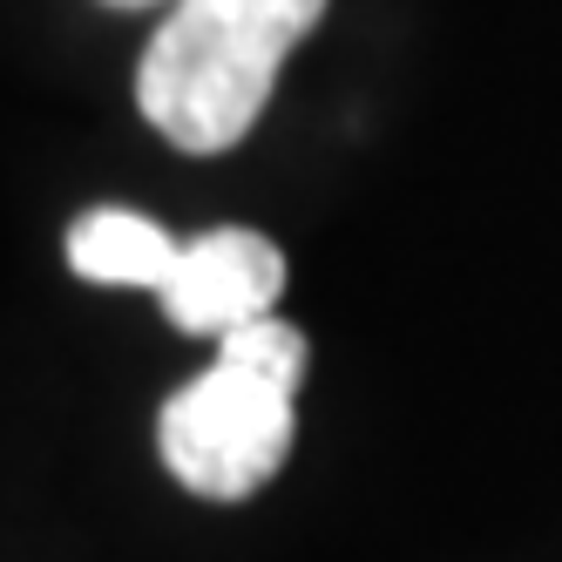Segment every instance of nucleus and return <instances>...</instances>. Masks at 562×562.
Here are the masks:
<instances>
[{"label":"nucleus","instance_id":"nucleus-1","mask_svg":"<svg viewBox=\"0 0 562 562\" xmlns=\"http://www.w3.org/2000/svg\"><path fill=\"white\" fill-rule=\"evenodd\" d=\"M326 8L333 0H170L136 61L143 123L190 156L237 149Z\"/></svg>","mask_w":562,"mask_h":562},{"label":"nucleus","instance_id":"nucleus-2","mask_svg":"<svg viewBox=\"0 0 562 562\" xmlns=\"http://www.w3.org/2000/svg\"><path fill=\"white\" fill-rule=\"evenodd\" d=\"M299 420V380H278L237 352H217L190 386L164 400L156 448L190 495L245 502L285 468Z\"/></svg>","mask_w":562,"mask_h":562},{"label":"nucleus","instance_id":"nucleus-3","mask_svg":"<svg viewBox=\"0 0 562 562\" xmlns=\"http://www.w3.org/2000/svg\"><path fill=\"white\" fill-rule=\"evenodd\" d=\"M278 292H285V251L258 231H237V224L190 237L170 265V278L156 285L170 326L204 333V339H224L237 326H251V318H265L278 305Z\"/></svg>","mask_w":562,"mask_h":562},{"label":"nucleus","instance_id":"nucleus-4","mask_svg":"<svg viewBox=\"0 0 562 562\" xmlns=\"http://www.w3.org/2000/svg\"><path fill=\"white\" fill-rule=\"evenodd\" d=\"M177 251L183 245L164 224L143 217V211H123V204H102L89 217H75V231H68V265H75V278H89V285H143V292H156L170 278Z\"/></svg>","mask_w":562,"mask_h":562},{"label":"nucleus","instance_id":"nucleus-5","mask_svg":"<svg viewBox=\"0 0 562 562\" xmlns=\"http://www.w3.org/2000/svg\"><path fill=\"white\" fill-rule=\"evenodd\" d=\"M109 8H149V0H109Z\"/></svg>","mask_w":562,"mask_h":562}]
</instances>
